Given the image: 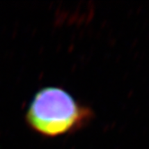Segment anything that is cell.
<instances>
[{"label": "cell", "instance_id": "1", "mask_svg": "<svg viewBox=\"0 0 149 149\" xmlns=\"http://www.w3.org/2000/svg\"><path fill=\"white\" fill-rule=\"evenodd\" d=\"M81 111L69 93L56 87L40 91L33 100L28 118L40 132L56 136L68 131L80 119Z\"/></svg>", "mask_w": 149, "mask_h": 149}]
</instances>
